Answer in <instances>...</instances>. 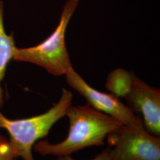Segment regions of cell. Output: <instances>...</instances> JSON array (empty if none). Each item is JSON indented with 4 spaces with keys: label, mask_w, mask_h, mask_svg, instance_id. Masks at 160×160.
<instances>
[{
    "label": "cell",
    "mask_w": 160,
    "mask_h": 160,
    "mask_svg": "<svg viewBox=\"0 0 160 160\" xmlns=\"http://www.w3.org/2000/svg\"><path fill=\"white\" fill-rule=\"evenodd\" d=\"M65 116L69 123L66 138L57 143L39 141L33 148L36 152L43 156L61 157L71 155L87 147L102 146L109 133L123 125L119 120L92 108L88 104L71 105Z\"/></svg>",
    "instance_id": "1"
},
{
    "label": "cell",
    "mask_w": 160,
    "mask_h": 160,
    "mask_svg": "<svg viewBox=\"0 0 160 160\" xmlns=\"http://www.w3.org/2000/svg\"><path fill=\"white\" fill-rule=\"evenodd\" d=\"M73 94L63 88L59 100L45 113L29 118L12 120L0 112V129L10 135V142L17 157L23 160H34L32 149L39 140L45 137L58 121L66 115L72 105Z\"/></svg>",
    "instance_id": "2"
},
{
    "label": "cell",
    "mask_w": 160,
    "mask_h": 160,
    "mask_svg": "<svg viewBox=\"0 0 160 160\" xmlns=\"http://www.w3.org/2000/svg\"><path fill=\"white\" fill-rule=\"evenodd\" d=\"M79 0H67L63 6L59 23L48 38L36 46L16 48L13 59L34 63L55 76L66 74L72 67L65 44V33Z\"/></svg>",
    "instance_id": "3"
},
{
    "label": "cell",
    "mask_w": 160,
    "mask_h": 160,
    "mask_svg": "<svg viewBox=\"0 0 160 160\" xmlns=\"http://www.w3.org/2000/svg\"><path fill=\"white\" fill-rule=\"evenodd\" d=\"M111 160H160V137L123 125L108 135Z\"/></svg>",
    "instance_id": "4"
},
{
    "label": "cell",
    "mask_w": 160,
    "mask_h": 160,
    "mask_svg": "<svg viewBox=\"0 0 160 160\" xmlns=\"http://www.w3.org/2000/svg\"><path fill=\"white\" fill-rule=\"evenodd\" d=\"M69 87L86 98L87 104L97 110L119 120L126 126H143L142 118L133 113L129 108L112 93L100 92L88 84L71 67L65 75ZM144 127V126H143Z\"/></svg>",
    "instance_id": "5"
},
{
    "label": "cell",
    "mask_w": 160,
    "mask_h": 160,
    "mask_svg": "<svg viewBox=\"0 0 160 160\" xmlns=\"http://www.w3.org/2000/svg\"><path fill=\"white\" fill-rule=\"evenodd\" d=\"M125 98L132 112L142 116L145 130L160 137V89L149 86L134 75L130 91Z\"/></svg>",
    "instance_id": "6"
},
{
    "label": "cell",
    "mask_w": 160,
    "mask_h": 160,
    "mask_svg": "<svg viewBox=\"0 0 160 160\" xmlns=\"http://www.w3.org/2000/svg\"><path fill=\"white\" fill-rule=\"evenodd\" d=\"M4 4L0 1V109L4 103L3 91L1 83L6 75V69L8 63L13 59L16 49L12 34L6 33L4 22Z\"/></svg>",
    "instance_id": "7"
},
{
    "label": "cell",
    "mask_w": 160,
    "mask_h": 160,
    "mask_svg": "<svg viewBox=\"0 0 160 160\" xmlns=\"http://www.w3.org/2000/svg\"><path fill=\"white\" fill-rule=\"evenodd\" d=\"M133 76L123 69H114L108 75L105 86L110 93L125 98L130 91Z\"/></svg>",
    "instance_id": "8"
},
{
    "label": "cell",
    "mask_w": 160,
    "mask_h": 160,
    "mask_svg": "<svg viewBox=\"0 0 160 160\" xmlns=\"http://www.w3.org/2000/svg\"><path fill=\"white\" fill-rule=\"evenodd\" d=\"M17 157L10 141L0 135V160H14Z\"/></svg>",
    "instance_id": "9"
},
{
    "label": "cell",
    "mask_w": 160,
    "mask_h": 160,
    "mask_svg": "<svg viewBox=\"0 0 160 160\" xmlns=\"http://www.w3.org/2000/svg\"><path fill=\"white\" fill-rule=\"evenodd\" d=\"M57 160H78L73 158L71 155L64 156L58 157ZM89 160H111L110 154V148L108 146L106 148L104 149L103 151L98 154H97L94 158Z\"/></svg>",
    "instance_id": "10"
}]
</instances>
